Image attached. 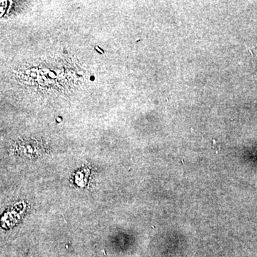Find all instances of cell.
I'll return each instance as SVG.
<instances>
[{"label": "cell", "instance_id": "cell-1", "mask_svg": "<svg viewBox=\"0 0 257 257\" xmlns=\"http://www.w3.org/2000/svg\"><path fill=\"white\" fill-rule=\"evenodd\" d=\"M251 52H252L253 55L256 57L257 60V47H255V48L253 49V50L251 51Z\"/></svg>", "mask_w": 257, "mask_h": 257}]
</instances>
